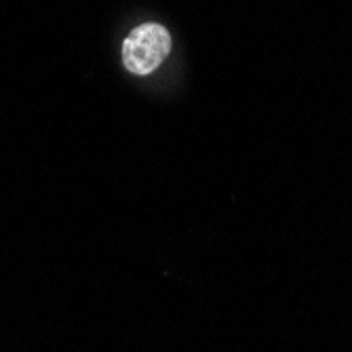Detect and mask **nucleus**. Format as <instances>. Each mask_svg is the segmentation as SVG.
Wrapping results in <instances>:
<instances>
[{
    "instance_id": "obj_1",
    "label": "nucleus",
    "mask_w": 352,
    "mask_h": 352,
    "mask_svg": "<svg viewBox=\"0 0 352 352\" xmlns=\"http://www.w3.org/2000/svg\"><path fill=\"white\" fill-rule=\"evenodd\" d=\"M171 51V36L161 23L138 25L122 45L124 68L131 74H152Z\"/></svg>"
}]
</instances>
